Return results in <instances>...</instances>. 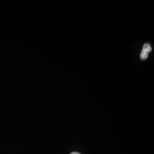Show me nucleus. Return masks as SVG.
<instances>
[{
	"instance_id": "obj_3",
	"label": "nucleus",
	"mask_w": 154,
	"mask_h": 154,
	"mask_svg": "<svg viewBox=\"0 0 154 154\" xmlns=\"http://www.w3.org/2000/svg\"><path fill=\"white\" fill-rule=\"evenodd\" d=\"M70 154H80V153H78V152H72V153H70Z\"/></svg>"
},
{
	"instance_id": "obj_2",
	"label": "nucleus",
	"mask_w": 154,
	"mask_h": 154,
	"mask_svg": "<svg viewBox=\"0 0 154 154\" xmlns=\"http://www.w3.org/2000/svg\"><path fill=\"white\" fill-rule=\"evenodd\" d=\"M148 55H148V53H147V52L142 50V53L140 54V59L142 60H146L147 58Z\"/></svg>"
},
{
	"instance_id": "obj_1",
	"label": "nucleus",
	"mask_w": 154,
	"mask_h": 154,
	"mask_svg": "<svg viewBox=\"0 0 154 154\" xmlns=\"http://www.w3.org/2000/svg\"><path fill=\"white\" fill-rule=\"evenodd\" d=\"M142 50L149 53L150 51H151L152 48H151L150 45L149 44H145L144 45V46H143V50Z\"/></svg>"
}]
</instances>
